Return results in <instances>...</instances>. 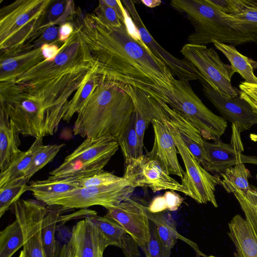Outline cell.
I'll return each mask as SVG.
<instances>
[{"instance_id": "1", "label": "cell", "mask_w": 257, "mask_h": 257, "mask_svg": "<svg viewBox=\"0 0 257 257\" xmlns=\"http://www.w3.org/2000/svg\"><path fill=\"white\" fill-rule=\"evenodd\" d=\"M78 16L76 26L105 78L145 93L157 102L168 105L173 94L175 78L170 69L155 56L142 39L129 29V17L119 27L110 26L94 13Z\"/></svg>"}, {"instance_id": "2", "label": "cell", "mask_w": 257, "mask_h": 257, "mask_svg": "<svg viewBox=\"0 0 257 257\" xmlns=\"http://www.w3.org/2000/svg\"><path fill=\"white\" fill-rule=\"evenodd\" d=\"M134 112L132 99L120 84L100 75L98 85L77 114L73 134L85 138L110 136L118 139Z\"/></svg>"}, {"instance_id": "3", "label": "cell", "mask_w": 257, "mask_h": 257, "mask_svg": "<svg viewBox=\"0 0 257 257\" xmlns=\"http://www.w3.org/2000/svg\"><path fill=\"white\" fill-rule=\"evenodd\" d=\"M170 4L185 14L194 27L188 37L189 44L205 45L213 41L235 45L257 43V30L223 13L207 0H172Z\"/></svg>"}, {"instance_id": "4", "label": "cell", "mask_w": 257, "mask_h": 257, "mask_svg": "<svg viewBox=\"0 0 257 257\" xmlns=\"http://www.w3.org/2000/svg\"><path fill=\"white\" fill-rule=\"evenodd\" d=\"M0 109L20 134L36 139L53 136L65 111L32 94L9 88H0Z\"/></svg>"}, {"instance_id": "5", "label": "cell", "mask_w": 257, "mask_h": 257, "mask_svg": "<svg viewBox=\"0 0 257 257\" xmlns=\"http://www.w3.org/2000/svg\"><path fill=\"white\" fill-rule=\"evenodd\" d=\"M52 1L18 0L1 9V58L16 55L35 37Z\"/></svg>"}, {"instance_id": "6", "label": "cell", "mask_w": 257, "mask_h": 257, "mask_svg": "<svg viewBox=\"0 0 257 257\" xmlns=\"http://www.w3.org/2000/svg\"><path fill=\"white\" fill-rule=\"evenodd\" d=\"M60 48L59 53L54 60H44L24 72L0 82V85L24 86L40 83L95 63L75 26L74 32Z\"/></svg>"}, {"instance_id": "7", "label": "cell", "mask_w": 257, "mask_h": 257, "mask_svg": "<svg viewBox=\"0 0 257 257\" xmlns=\"http://www.w3.org/2000/svg\"><path fill=\"white\" fill-rule=\"evenodd\" d=\"M173 88L172 99L169 106L184 116L204 140H220L227 128V121L203 104L188 81L174 78Z\"/></svg>"}, {"instance_id": "8", "label": "cell", "mask_w": 257, "mask_h": 257, "mask_svg": "<svg viewBox=\"0 0 257 257\" xmlns=\"http://www.w3.org/2000/svg\"><path fill=\"white\" fill-rule=\"evenodd\" d=\"M180 52L199 71L202 80L214 90L229 97L239 95V90L231 82L234 73L231 66L224 63L215 50L204 45L188 43Z\"/></svg>"}, {"instance_id": "9", "label": "cell", "mask_w": 257, "mask_h": 257, "mask_svg": "<svg viewBox=\"0 0 257 257\" xmlns=\"http://www.w3.org/2000/svg\"><path fill=\"white\" fill-rule=\"evenodd\" d=\"M136 187L130 180L122 179L110 185L96 187L77 188L63 193L47 202L67 209H86L99 205L108 209L115 207L130 198Z\"/></svg>"}, {"instance_id": "10", "label": "cell", "mask_w": 257, "mask_h": 257, "mask_svg": "<svg viewBox=\"0 0 257 257\" xmlns=\"http://www.w3.org/2000/svg\"><path fill=\"white\" fill-rule=\"evenodd\" d=\"M164 124L174 139L178 154L185 166V171L181 178V184L188 190L191 194L190 197L197 203L206 204L210 202L217 208L218 204L215 191L216 186L220 185V176L217 174L212 175L202 167L184 144L176 131L171 126Z\"/></svg>"}, {"instance_id": "11", "label": "cell", "mask_w": 257, "mask_h": 257, "mask_svg": "<svg viewBox=\"0 0 257 257\" xmlns=\"http://www.w3.org/2000/svg\"><path fill=\"white\" fill-rule=\"evenodd\" d=\"M11 208L22 226L24 257H47L42 242L41 230L49 205L36 199H19Z\"/></svg>"}, {"instance_id": "12", "label": "cell", "mask_w": 257, "mask_h": 257, "mask_svg": "<svg viewBox=\"0 0 257 257\" xmlns=\"http://www.w3.org/2000/svg\"><path fill=\"white\" fill-rule=\"evenodd\" d=\"M136 188L147 187L153 192L161 190L177 191L190 197L188 190L171 177L159 163L146 155L124 163L123 176Z\"/></svg>"}, {"instance_id": "13", "label": "cell", "mask_w": 257, "mask_h": 257, "mask_svg": "<svg viewBox=\"0 0 257 257\" xmlns=\"http://www.w3.org/2000/svg\"><path fill=\"white\" fill-rule=\"evenodd\" d=\"M121 3L143 42L166 64L173 75L187 81L202 80L201 75L192 64L184 58L181 59L174 56L156 41L140 18L135 1L123 0Z\"/></svg>"}, {"instance_id": "14", "label": "cell", "mask_w": 257, "mask_h": 257, "mask_svg": "<svg viewBox=\"0 0 257 257\" xmlns=\"http://www.w3.org/2000/svg\"><path fill=\"white\" fill-rule=\"evenodd\" d=\"M154 118L173 127L194 157L207 171L210 162L204 140L199 131L181 113L164 102L154 100Z\"/></svg>"}, {"instance_id": "15", "label": "cell", "mask_w": 257, "mask_h": 257, "mask_svg": "<svg viewBox=\"0 0 257 257\" xmlns=\"http://www.w3.org/2000/svg\"><path fill=\"white\" fill-rule=\"evenodd\" d=\"M118 222L145 250L151 239V226L146 206L131 198L107 209L105 215Z\"/></svg>"}, {"instance_id": "16", "label": "cell", "mask_w": 257, "mask_h": 257, "mask_svg": "<svg viewBox=\"0 0 257 257\" xmlns=\"http://www.w3.org/2000/svg\"><path fill=\"white\" fill-rule=\"evenodd\" d=\"M231 128L229 144L224 143L221 140L212 143L204 140V148L210 162L207 169L209 172L220 174L227 168L240 163L257 165V156L242 154L244 149L238 126L232 123Z\"/></svg>"}, {"instance_id": "17", "label": "cell", "mask_w": 257, "mask_h": 257, "mask_svg": "<svg viewBox=\"0 0 257 257\" xmlns=\"http://www.w3.org/2000/svg\"><path fill=\"white\" fill-rule=\"evenodd\" d=\"M206 97L226 121L237 125L241 132L257 124V114L249 104L239 95L229 97L212 89L205 81L200 80Z\"/></svg>"}, {"instance_id": "18", "label": "cell", "mask_w": 257, "mask_h": 257, "mask_svg": "<svg viewBox=\"0 0 257 257\" xmlns=\"http://www.w3.org/2000/svg\"><path fill=\"white\" fill-rule=\"evenodd\" d=\"M151 123L154 133V144L151 151H146L145 155L157 161L168 174L175 175L182 178L185 171L179 162L178 151L169 129L156 119H153Z\"/></svg>"}, {"instance_id": "19", "label": "cell", "mask_w": 257, "mask_h": 257, "mask_svg": "<svg viewBox=\"0 0 257 257\" xmlns=\"http://www.w3.org/2000/svg\"><path fill=\"white\" fill-rule=\"evenodd\" d=\"M119 147L117 139L112 136L87 138L65 159H78L103 170Z\"/></svg>"}, {"instance_id": "20", "label": "cell", "mask_w": 257, "mask_h": 257, "mask_svg": "<svg viewBox=\"0 0 257 257\" xmlns=\"http://www.w3.org/2000/svg\"><path fill=\"white\" fill-rule=\"evenodd\" d=\"M69 238L79 257H103L109 246L101 231L86 217L74 225Z\"/></svg>"}, {"instance_id": "21", "label": "cell", "mask_w": 257, "mask_h": 257, "mask_svg": "<svg viewBox=\"0 0 257 257\" xmlns=\"http://www.w3.org/2000/svg\"><path fill=\"white\" fill-rule=\"evenodd\" d=\"M101 231L109 245L120 248L125 257H139V246L124 228L116 221L97 214L86 217Z\"/></svg>"}, {"instance_id": "22", "label": "cell", "mask_w": 257, "mask_h": 257, "mask_svg": "<svg viewBox=\"0 0 257 257\" xmlns=\"http://www.w3.org/2000/svg\"><path fill=\"white\" fill-rule=\"evenodd\" d=\"M228 228V235L235 246L234 257H257V236L250 222L236 214Z\"/></svg>"}, {"instance_id": "23", "label": "cell", "mask_w": 257, "mask_h": 257, "mask_svg": "<svg viewBox=\"0 0 257 257\" xmlns=\"http://www.w3.org/2000/svg\"><path fill=\"white\" fill-rule=\"evenodd\" d=\"M122 89L132 99L136 118V128L139 140L140 153L144 155L145 133L154 118V100L140 90L121 85Z\"/></svg>"}, {"instance_id": "24", "label": "cell", "mask_w": 257, "mask_h": 257, "mask_svg": "<svg viewBox=\"0 0 257 257\" xmlns=\"http://www.w3.org/2000/svg\"><path fill=\"white\" fill-rule=\"evenodd\" d=\"M20 133L6 113L0 109V170L5 171L22 152Z\"/></svg>"}, {"instance_id": "25", "label": "cell", "mask_w": 257, "mask_h": 257, "mask_svg": "<svg viewBox=\"0 0 257 257\" xmlns=\"http://www.w3.org/2000/svg\"><path fill=\"white\" fill-rule=\"evenodd\" d=\"M146 213L149 220L155 225L161 243L168 250L171 251L177 240L180 239L191 245L195 249L196 252L203 255L199 249H197V246L194 242L178 233L175 221L168 211L152 213L148 210L146 207Z\"/></svg>"}, {"instance_id": "26", "label": "cell", "mask_w": 257, "mask_h": 257, "mask_svg": "<svg viewBox=\"0 0 257 257\" xmlns=\"http://www.w3.org/2000/svg\"><path fill=\"white\" fill-rule=\"evenodd\" d=\"M74 178H54L49 176L43 180L31 181L28 191H31L36 200L46 203L54 198L78 187Z\"/></svg>"}, {"instance_id": "27", "label": "cell", "mask_w": 257, "mask_h": 257, "mask_svg": "<svg viewBox=\"0 0 257 257\" xmlns=\"http://www.w3.org/2000/svg\"><path fill=\"white\" fill-rule=\"evenodd\" d=\"M44 60L41 48L0 58V82L18 75Z\"/></svg>"}, {"instance_id": "28", "label": "cell", "mask_w": 257, "mask_h": 257, "mask_svg": "<svg viewBox=\"0 0 257 257\" xmlns=\"http://www.w3.org/2000/svg\"><path fill=\"white\" fill-rule=\"evenodd\" d=\"M43 146V138H37L28 150L18 155L9 166L1 172L0 187L24 179L35 156Z\"/></svg>"}, {"instance_id": "29", "label": "cell", "mask_w": 257, "mask_h": 257, "mask_svg": "<svg viewBox=\"0 0 257 257\" xmlns=\"http://www.w3.org/2000/svg\"><path fill=\"white\" fill-rule=\"evenodd\" d=\"M215 47L229 60L234 73H238L245 82L257 84V77L254 70L257 69V61L239 52L234 46L213 41Z\"/></svg>"}, {"instance_id": "30", "label": "cell", "mask_w": 257, "mask_h": 257, "mask_svg": "<svg viewBox=\"0 0 257 257\" xmlns=\"http://www.w3.org/2000/svg\"><path fill=\"white\" fill-rule=\"evenodd\" d=\"M97 66L88 73L83 81L76 91L73 97L69 101L67 111L63 120L69 122L75 113H78L85 106L92 93L98 85L100 75L97 72Z\"/></svg>"}, {"instance_id": "31", "label": "cell", "mask_w": 257, "mask_h": 257, "mask_svg": "<svg viewBox=\"0 0 257 257\" xmlns=\"http://www.w3.org/2000/svg\"><path fill=\"white\" fill-rule=\"evenodd\" d=\"M61 206L49 205L43 221L41 236L47 257H56L58 249L55 232L59 219L63 213L68 210Z\"/></svg>"}, {"instance_id": "32", "label": "cell", "mask_w": 257, "mask_h": 257, "mask_svg": "<svg viewBox=\"0 0 257 257\" xmlns=\"http://www.w3.org/2000/svg\"><path fill=\"white\" fill-rule=\"evenodd\" d=\"M220 185L228 193L238 192L245 195L250 189L248 182L250 173L244 164H238L220 173Z\"/></svg>"}, {"instance_id": "33", "label": "cell", "mask_w": 257, "mask_h": 257, "mask_svg": "<svg viewBox=\"0 0 257 257\" xmlns=\"http://www.w3.org/2000/svg\"><path fill=\"white\" fill-rule=\"evenodd\" d=\"M24 237L21 223L15 217L13 222L0 232V257H12L24 245Z\"/></svg>"}, {"instance_id": "34", "label": "cell", "mask_w": 257, "mask_h": 257, "mask_svg": "<svg viewBox=\"0 0 257 257\" xmlns=\"http://www.w3.org/2000/svg\"><path fill=\"white\" fill-rule=\"evenodd\" d=\"M77 11L73 1L53 0L46 12L43 24L40 29H46L51 26H61L70 22Z\"/></svg>"}, {"instance_id": "35", "label": "cell", "mask_w": 257, "mask_h": 257, "mask_svg": "<svg viewBox=\"0 0 257 257\" xmlns=\"http://www.w3.org/2000/svg\"><path fill=\"white\" fill-rule=\"evenodd\" d=\"M102 170L98 167L78 159H65L59 166L49 172V176L54 178H74L78 180Z\"/></svg>"}, {"instance_id": "36", "label": "cell", "mask_w": 257, "mask_h": 257, "mask_svg": "<svg viewBox=\"0 0 257 257\" xmlns=\"http://www.w3.org/2000/svg\"><path fill=\"white\" fill-rule=\"evenodd\" d=\"M117 140L124 157V163L130 160L136 159L142 156L140 153L136 132L134 112L131 116L128 124Z\"/></svg>"}, {"instance_id": "37", "label": "cell", "mask_w": 257, "mask_h": 257, "mask_svg": "<svg viewBox=\"0 0 257 257\" xmlns=\"http://www.w3.org/2000/svg\"><path fill=\"white\" fill-rule=\"evenodd\" d=\"M27 183L24 178L0 187V217L28 191Z\"/></svg>"}, {"instance_id": "38", "label": "cell", "mask_w": 257, "mask_h": 257, "mask_svg": "<svg viewBox=\"0 0 257 257\" xmlns=\"http://www.w3.org/2000/svg\"><path fill=\"white\" fill-rule=\"evenodd\" d=\"M65 146L64 144L44 145L35 156L25 179L29 180L37 172L51 162Z\"/></svg>"}, {"instance_id": "39", "label": "cell", "mask_w": 257, "mask_h": 257, "mask_svg": "<svg viewBox=\"0 0 257 257\" xmlns=\"http://www.w3.org/2000/svg\"><path fill=\"white\" fill-rule=\"evenodd\" d=\"M183 201L184 198L174 191H167L163 195L154 197L147 207V209L152 213L166 210L174 211L178 210Z\"/></svg>"}, {"instance_id": "40", "label": "cell", "mask_w": 257, "mask_h": 257, "mask_svg": "<svg viewBox=\"0 0 257 257\" xmlns=\"http://www.w3.org/2000/svg\"><path fill=\"white\" fill-rule=\"evenodd\" d=\"M122 179L115 175L103 170L91 175L75 180L78 188L96 187L110 185Z\"/></svg>"}, {"instance_id": "41", "label": "cell", "mask_w": 257, "mask_h": 257, "mask_svg": "<svg viewBox=\"0 0 257 257\" xmlns=\"http://www.w3.org/2000/svg\"><path fill=\"white\" fill-rule=\"evenodd\" d=\"M151 237L149 244L146 249L143 251L146 256L170 257L171 251L168 250L163 245L154 225L151 227Z\"/></svg>"}, {"instance_id": "42", "label": "cell", "mask_w": 257, "mask_h": 257, "mask_svg": "<svg viewBox=\"0 0 257 257\" xmlns=\"http://www.w3.org/2000/svg\"><path fill=\"white\" fill-rule=\"evenodd\" d=\"M94 13L103 21L113 27H119L122 23L116 11L107 6L103 0L98 2Z\"/></svg>"}, {"instance_id": "43", "label": "cell", "mask_w": 257, "mask_h": 257, "mask_svg": "<svg viewBox=\"0 0 257 257\" xmlns=\"http://www.w3.org/2000/svg\"><path fill=\"white\" fill-rule=\"evenodd\" d=\"M232 16L257 30V0H247L242 9Z\"/></svg>"}, {"instance_id": "44", "label": "cell", "mask_w": 257, "mask_h": 257, "mask_svg": "<svg viewBox=\"0 0 257 257\" xmlns=\"http://www.w3.org/2000/svg\"><path fill=\"white\" fill-rule=\"evenodd\" d=\"M212 6L223 13L233 16L246 5L247 0H207Z\"/></svg>"}, {"instance_id": "45", "label": "cell", "mask_w": 257, "mask_h": 257, "mask_svg": "<svg viewBox=\"0 0 257 257\" xmlns=\"http://www.w3.org/2000/svg\"><path fill=\"white\" fill-rule=\"evenodd\" d=\"M239 96L246 101L257 114V84L242 81L239 85Z\"/></svg>"}, {"instance_id": "46", "label": "cell", "mask_w": 257, "mask_h": 257, "mask_svg": "<svg viewBox=\"0 0 257 257\" xmlns=\"http://www.w3.org/2000/svg\"><path fill=\"white\" fill-rule=\"evenodd\" d=\"M40 48L44 60L46 61L54 60L59 54L60 50L57 43L44 44Z\"/></svg>"}, {"instance_id": "47", "label": "cell", "mask_w": 257, "mask_h": 257, "mask_svg": "<svg viewBox=\"0 0 257 257\" xmlns=\"http://www.w3.org/2000/svg\"><path fill=\"white\" fill-rule=\"evenodd\" d=\"M56 257H79L71 241L69 240L64 244L58 251Z\"/></svg>"}, {"instance_id": "48", "label": "cell", "mask_w": 257, "mask_h": 257, "mask_svg": "<svg viewBox=\"0 0 257 257\" xmlns=\"http://www.w3.org/2000/svg\"><path fill=\"white\" fill-rule=\"evenodd\" d=\"M74 31V28L70 22L66 23L60 26L59 29L58 42L63 44L67 41Z\"/></svg>"}, {"instance_id": "49", "label": "cell", "mask_w": 257, "mask_h": 257, "mask_svg": "<svg viewBox=\"0 0 257 257\" xmlns=\"http://www.w3.org/2000/svg\"><path fill=\"white\" fill-rule=\"evenodd\" d=\"M242 195L244 196L257 210V188L251 185L250 189L246 194Z\"/></svg>"}, {"instance_id": "50", "label": "cell", "mask_w": 257, "mask_h": 257, "mask_svg": "<svg viewBox=\"0 0 257 257\" xmlns=\"http://www.w3.org/2000/svg\"><path fill=\"white\" fill-rule=\"evenodd\" d=\"M141 2L146 6L154 8L161 5L162 1L160 0H141Z\"/></svg>"}, {"instance_id": "51", "label": "cell", "mask_w": 257, "mask_h": 257, "mask_svg": "<svg viewBox=\"0 0 257 257\" xmlns=\"http://www.w3.org/2000/svg\"><path fill=\"white\" fill-rule=\"evenodd\" d=\"M250 138H251V140H254V139H255V140L254 141H257V135H255V134H251L250 135Z\"/></svg>"}, {"instance_id": "52", "label": "cell", "mask_w": 257, "mask_h": 257, "mask_svg": "<svg viewBox=\"0 0 257 257\" xmlns=\"http://www.w3.org/2000/svg\"><path fill=\"white\" fill-rule=\"evenodd\" d=\"M24 253L23 250H22L20 252V253L19 254L18 257H24Z\"/></svg>"}, {"instance_id": "53", "label": "cell", "mask_w": 257, "mask_h": 257, "mask_svg": "<svg viewBox=\"0 0 257 257\" xmlns=\"http://www.w3.org/2000/svg\"><path fill=\"white\" fill-rule=\"evenodd\" d=\"M200 256H201V254L199 253L196 252V257H200Z\"/></svg>"}, {"instance_id": "54", "label": "cell", "mask_w": 257, "mask_h": 257, "mask_svg": "<svg viewBox=\"0 0 257 257\" xmlns=\"http://www.w3.org/2000/svg\"><path fill=\"white\" fill-rule=\"evenodd\" d=\"M254 208L255 213V215H256V216L257 217V210L256 209V208L254 207Z\"/></svg>"}, {"instance_id": "55", "label": "cell", "mask_w": 257, "mask_h": 257, "mask_svg": "<svg viewBox=\"0 0 257 257\" xmlns=\"http://www.w3.org/2000/svg\"><path fill=\"white\" fill-rule=\"evenodd\" d=\"M208 257H216V256H213V255H210V256H209Z\"/></svg>"}, {"instance_id": "56", "label": "cell", "mask_w": 257, "mask_h": 257, "mask_svg": "<svg viewBox=\"0 0 257 257\" xmlns=\"http://www.w3.org/2000/svg\"><path fill=\"white\" fill-rule=\"evenodd\" d=\"M255 177H256V179L257 180V174L256 175Z\"/></svg>"}]
</instances>
